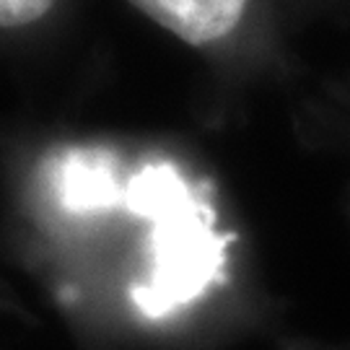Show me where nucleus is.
I'll return each instance as SVG.
<instances>
[{"label":"nucleus","mask_w":350,"mask_h":350,"mask_svg":"<svg viewBox=\"0 0 350 350\" xmlns=\"http://www.w3.org/2000/svg\"><path fill=\"white\" fill-rule=\"evenodd\" d=\"M125 202L153 221V270L135 291L140 309L159 317L200 296L218 275L224 241L182 174L169 163H150L127 182Z\"/></svg>","instance_id":"nucleus-1"},{"label":"nucleus","mask_w":350,"mask_h":350,"mask_svg":"<svg viewBox=\"0 0 350 350\" xmlns=\"http://www.w3.org/2000/svg\"><path fill=\"white\" fill-rule=\"evenodd\" d=\"M138 11L187 44L202 47L228 37L250 0H130Z\"/></svg>","instance_id":"nucleus-2"},{"label":"nucleus","mask_w":350,"mask_h":350,"mask_svg":"<svg viewBox=\"0 0 350 350\" xmlns=\"http://www.w3.org/2000/svg\"><path fill=\"white\" fill-rule=\"evenodd\" d=\"M60 198L70 211L109 208L120 200L112 161L101 150H75L60 166Z\"/></svg>","instance_id":"nucleus-3"},{"label":"nucleus","mask_w":350,"mask_h":350,"mask_svg":"<svg viewBox=\"0 0 350 350\" xmlns=\"http://www.w3.org/2000/svg\"><path fill=\"white\" fill-rule=\"evenodd\" d=\"M55 0H0V29H18L47 16Z\"/></svg>","instance_id":"nucleus-4"}]
</instances>
